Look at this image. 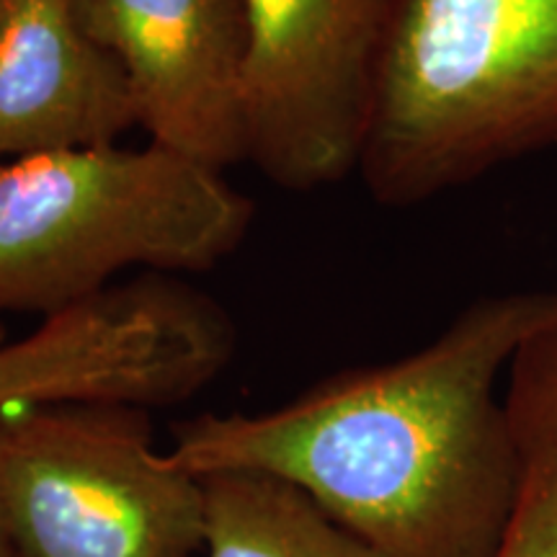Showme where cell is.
Listing matches in <instances>:
<instances>
[{
	"label": "cell",
	"instance_id": "10",
	"mask_svg": "<svg viewBox=\"0 0 557 557\" xmlns=\"http://www.w3.org/2000/svg\"><path fill=\"white\" fill-rule=\"evenodd\" d=\"M0 557H9V545H5V529H3V517H0Z\"/></svg>",
	"mask_w": 557,
	"mask_h": 557
},
{
	"label": "cell",
	"instance_id": "11",
	"mask_svg": "<svg viewBox=\"0 0 557 557\" xmlns=\"http://www.w3.org/2000/svg\"><path fill=\"white\" fill-rule=\"evenodd\" d=\"M5 341H9V336H5V329H3V325H0V346H3Z\"/></svg>",
	"mask_w": 557,
	"mask_h": 557
},
{
	"label": "cell",
	"instance_id": "5",
	"mask_svg": "<svg viewBox=\"0 0 557 557\" xmlns=\"http://www.w3.org/2000/svg\"><path fill=\"white\" fill-rule=\"evenodd\" d=\"M246 160L315 191L359 171L387 0H243Z\"/></svg>",
	"mask_w": 557,
	"mask_h": 557
},
{
	"label": "cell",
	"instance_id": "2",
	"mask_svg": "<svg viewBox=\"0 0 557 557\" xmlns=\"http://www.w3.org/2000/svg\"><path fill=\"white\" fill-rule=\"evenodd\" d=\"M557 148V0H387L359 176L416 207Z\"/></svg>",
	"mask_w": 557,
	"mask_h": 557
},
{
	"label": "cell",
	"instance_id": "4",
	"mask_svg": "<svg viewBox=\"0 0 557 557\" xmlns=\"http://www.w3.org/2000/svg\"><path fill=\"white\" fill-rule=\"evenodd\" d=\"M0 517L9 557H194L207 491L148 408L34 403L0 408Z\"/></svg>",
	"mask_w": 557,
	"mask_h": 557
},
{
	"label": "cell",
	"instance_id": "1",
	"mask_svg": "<svg viewBox=\"0 0 557 557\" xmlns=\"http://www.w3.org/2000/svg\"><path fill=\"white\" fill-rule=\"evenodd\" d=\"M555 302L483 297L408 357L344 369L261 413L176 423L169 457L197 478L284 480L387 557H498L521 480L504 382Z\"/></svg>",
	"mask_w": 557,
	"mask_h": 557
},
{
	"label": "cell",
	"instance_id": "9",
	"mask_svg": "<svg viewBox=\"0 0 557 557\" xmlns=\"http://www.w3.org/2000/svg\"><path fill=\"white\" fill-rule=\"evenodd\" d=\"M504 398L521 480L498 557H557V302L513 357Z\"/></svg>",
	"mask_w": 557,
	"mask_h": 557
},
{
	"label": "cell",
	"instance_id": "3",
	"mask_svg": "<svg viewBox=\"0 0 557 557\" xmlns=\"http://www.w3.org/2000/svg\"><path fill=\"white\" fill-rule=\"evenodd\" d=\"M250 222L222 171L158 143L0 160V315H54L127 269L209 271Z\"/></svg>",
	"mask_w": 557,
	"mask_h": 557
},
{
	"label": "cell",
	"instance_id": "7",
	"mask_svg": "<svg viewBox=\"0 0 557 557\" xmlns=\"http://www.w3.org/2000/svg\"><path fill=\"white\" fill-rule=\"evenodd\" d=\"M135 124L120 60L70 0H0V160L114 145Z\"/></svg>",
	"mask_w": 557,
	"mask_h": 557
},
{
	"label": "cell",
	"instance_id": "6",
	"mask_svg": "<svg viewBox=\"0 0 557 557\" xmlns=\"http://www.w3.org/2000/svg\"><path fill=\"white\" fill-rule=\"evenodd\" d=\"M120 60L150 143L225 171L246 160L243 0H70Z\"/></svg>",
	"mask_w": 557,
	"mask_h": 557
},
{
	"label": "cell",
	"instance_id": "8",
	"mask_svg": "<svg viewBox=\"0 0 557 557\" xmlns=\"http://www.w3.org/2000/svg\"><path fill=\"white\" fill-rule=\"evenodd\" d=\"M201 557H387L325 517L284 480L259 472L207 475Z\"/></svg>",
	"mask_w": 557,
	"mask_h": 557
}]
</instances>
